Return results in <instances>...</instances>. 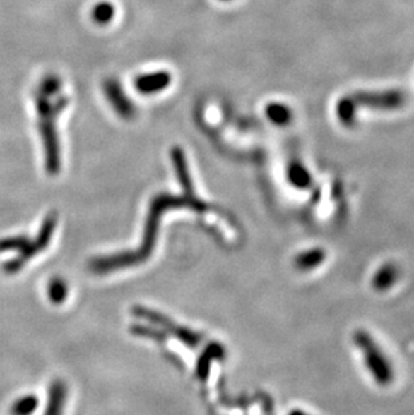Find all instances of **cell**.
Returning <instances> with one entry per match:
<instances>
[{"mask_svg": "<svg viewBox=\"0 0 414 415\" xmlns=\"http://www.w3.org/2000/svg\"><path fill=\"white\" fill-rule=\"evenodd\" d=\"M35 101H37V111L40 114V132L46 148V167L49 172L54 174L59 168V150H58L54 119L59 112L66 108L68 98H59L56 107H53L47 101V97L38 93Z\"/></svg>", "mask_w": 414, "mask_h": 415, "instance_id": "1", "label": "cell"}, {"mask_svg": "<svg viewBox=\"0 0 414 415\" xmlns=\"http://www.w3.org/2000/svg\"><path fill=\"white\" fill-rule=\"evenodd\" d=\"M171 83V76L167 71H158L153 74L140 76L136 80V89L143 95H153L158 93Z\"/></svg>", "mask_w": 414, "mask_h": 415, "instance_id": "2", "label": "cell"}, {"mask_svg": "<svg viewBox=\"0 0 414 415\" xmlns=\"http://www.w3.org/2000/svg\"><path fill=\"white\" fill-rule=\"evenodd\" d=\"M105 93L111 100L112 105L116 111L124 117H131L134 114V107L125 97L124 92L116 83H108L105 85Z\"/></svg>", "mask_w": 414, "mask_h": 415, "instance_id": "3", "label": "cell"}, {"mask_svg": "<svg viewBox=\"0 0 414 415\" xmlns=\"http://www.w3.org/2000/svg\"><path fill=\"white\" fill-rule=\"evenodd\" d=\"M113 15H114V7L108 1H102L100 4H96L93 8V13H92L93 20L98 25L110 23Z\"/></svg>", "mask_w": 414, "mask_h": 415, "instance_id": "5", "label": "cell"}, {"mask_svg": "<svg viewBox=\"0 0 414 415\" xmlns=\"http://www.w3.org/2000/svg\"><path fill=\"white\" fill-rule=\"evenodd\" d=\"M37 406H38V399L35 397L28 395L15 402L11 407V414L31 415L37 410Z\"/></svg>", "mask_w": 414, "mask_h": 415, "instance_id": "4", "label": "cell"}, {"mask_svg": "<svg viewBox=\"0 0 414 415\" xmlns=\"http://www.w3.org/2000/svg\"><path fill=\"white\" fill-rule=\"evenodd\" d=\"M28 241L25 238H7L4 241H0V251L11 249H25L28 245H25Z\"/></svg>", "mask_w": 414, "mask_h": 415, "instance_id": "7", "label": "cell"}, {"mask_svg": "<svg viewBox=\"0 0 414 415\" xmlns=\"http://www.w3.org/2000/svg\"><path fill=\"white\" fill-rule=\"evenodd\" d=\"M61 89V80L56 77V76H49L46 77L41 83V95H43L45 97H49V96H54Z\"/></svg>", "mask_w": 414, "mask_h": 415, "instance_id": "6", "label": "cell"}]
</instances>
